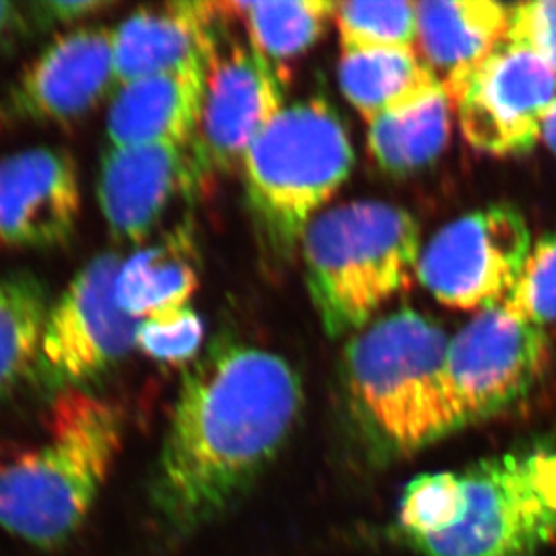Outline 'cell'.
Instances as JSON below:
<instances>
[{"instance_id": "obj_24", "label": "cell", "mask_w": 556, "mask_h": 556, "mask_svg": "<svg viewBox=\"0 0 556 556\" xmlns=\"http://www.w3.org/2000/svg\"><path fill=\"white\" fill-rule=\"evenodd\" d=\"M503 305L541 328L556 323V229L531 245L522 273Z\"/></svg>"}, {"instance_id": "obj_17", "label": "cell", "mask_w": 556, "mask_h": 556, "mask_svg": "<svg viewBox=\"0 0 556 556\" xmlns=\"http://www.w3.org/2000/svg\"><path fill=\"white\" fill-rule=\"evenodd\" d=\"M508 15L509 5L494 0L416 2V43L445 89L457 84L503 42Z\"/></svg>"}, {"instance_id": "obj_23", "label": "cell", "mask_w": 556, "mask_h": 556, "mask_svg": "<svg viewBox=\"0 0 556 556\" xmlns=\"http://www.w3.org/2000/svg\"><path fill=\"white\" fill-rule=\"evenodd\" d=\"M333 21L342 53L415 49L418 40L416 2L409 0L337 2Z\"/></svg>"}, {"instance_id": "obj_14", "label": "cell", "mask_w": 556, "mask_h": 556, "mask_svg": "<svg viewBox=\"0 0 556 556\" xmlns=\"http://www.w3.org/2000/svg\"><path fill=\"white\" fill-rule=\"evenodd\" d=\"M179 189H197L188 148L169 142L109 147L101 157L98 202L119 242H144Z\"/></svg>"}, {"instance_id": "obj_12", "label": "cell", "mask_w": 556, "mask_h": 556, "mask_svg": "<svg viewBox=\"0 0 556 556\" xmlns=\"http://www.w3.org/2000/svg\"><path fill=\"white\" fill-rule=\"evenodd\" d=\"M116 85L114 31L103 26L62 33L33 60L2 100L8 122L68 125L94 111Z\"/></svg>"}, {"instance_id": "obj_28", "label": "cell", "mask_w": 556, "mask_h": 556, "mask_svg": "<svg viewBox=\"0 0 556 556\" xmlns=\"http://www.w3.org/2000/svg\"><path fill=\"white\" fill-rule=\"evenodd\" d=\"M22 26H24V13L21 11V5L0 0V48Z\"/></svg>"}, {"instance_id": "obj_22", "label": "cell", "mask_w": 556, "mask_h": 556, "mask_svg": "<svg viewBox=\"0 0 556 556\" xmlns=\"http://www.w3.org/2000/svg\"><path fill=\"white\" fill-rule=\"evenodd\" d=\"M336 4L328 0L231 2V11L248 31L249 48L283 76L285 63L319 42L328 21L333 18Z\"/></svg>"}, {"instance_id": "obj_27", "label": "cell", "mask_w": 556, "mask_h": 556, "mask_svg": "<svg viewBox=\"0 0 556 556\" xmlns=\"http://www.w3.org/2000/svg\"><path fill=\"white\" fill-rule=\"evenodd\" d=\"M114 5L109 0H43L29 5V18L42 29L74 26L112 10Z\"/></svg>"}, {"instance_id": "obj_19", "label": "cell", "mask_w": 556, "mask_h": 556, "mask_svg": "<svg viewBox=\"0 0 556 556\" xmlns=\"http://www.w3.org/2000/svg\"><path fill=\"white\" fill-rule=\"evenodd\" d=\"M199 252L188 224L122 263L116 300L134 319H148L189 306L199 290Z\"/></svg>"}, {"instance_id": "obj_18", "label": "cell", "mask_w": 556, "mask_h": 556, "mask_svg": "<svg viewBox=\"0 0 556 556\" xmlns=\"http://www.w3.org/2000/svg\"><path fill=\"white\" fill-rule=\"evenodd\" d=\"M337 76L348 103L368 125L445 90L440 76L416 49L342 53Z\"/></svg>"}, {"instance_id": "obj_6", "label": "cell", "mask_w": 556, "mask_h": 556, "mask_svg": "<svg viewBox=\"0 0 556 556\" xmlns=\"http://www.w3.org/2000/svg\"><path fill=\"white\" fill-rule=\"evenodd\" d=\"M355 153L339 112L320 98L285 105L243 159L249 215L263 249L290 260L306 227L352 175Z\"/></svg>"}, {"instance_id": "obj_9", "label": "cell", "mask_w": 556, "mask_h": 556, "mask_svg": "<svg viewBox=\"0 0 556 556\" xmlns=\"http://www.w3.org/2000/svg\"><path fill=\"white\" fill-rule=\"evenodd\" d=\"M549 339L504 308L481 309L448 339L445 375L462 429L525 399L546 371Z\"/></svg>"}, {"instance_id": "obj_26", "label": "cell", "mask_w": 556, "mask_h": 556, "mask_svg": "<svg viewBox=\"0 0 556 556\" xmlns=\"http://www.w3.org/2000/svg\"><path fill=\"white\" fill-rule=\"evenodd\" d=\"M504 40L535 54L556 71V0L509 5Z\"/></svg>"}, {"instance_id": "obj_29", "label": "cell", "mask_w": 556, "mask_h": 556, "mask_svg": "<svg viewBox=\"0 0 556 556\" xmlns=\"http://www.w3.org/2000/svg\"><path fill=\"white\" fill-rule=\"evenodd\" d=\"M541 141H544L547 150L556 157V100L553 101L552 109L547 112L546 122L542 126Z\"/></svg>"}, {"instance_id": "obj_16", "label": "cell", "mask_w": 556, "mask_h": 556, "mask_svg": "<svg viewBox=\"0 0 556 556\" xmlns=\"http://www.w3.org/2000/svg\"><path fill=\"white\" fill-rule=\"evenodd\" d=\"M210 56L199 54L166 73L122 85L106 114L111 147L169 142L188 148L199 126Z\"/></svg>"}, {"instance_id": "obj_15", "label": "cell", "mask_w": 556, "mask_h": 556, "mask_svg": "<svg viewBox=\"0 0 556 556\" xmlns=\"http://www.w3.org/2000/svg\"><path fill=\"white\" fill-rule=\"evenodd\" d=\"M224 2L144 5L114 29L116 85L150 78L211 53L227 24Z\"/></svg>"}, {"instance_id": "obj_7", "label": "cell", "mask_w": 556, "mask_h": 556, "mask_svg": "<svg viewBox=\"0 0 556 556\" xmlns=\"http://www.w3.org/2000/svg\"><path fill=\"white\" fill-rule=\"evenodd\" d=\"M116 252L92 257L49 309L37 377L54 393L84 389L119 366L137 348L141 320L116 300Z\"/></svg>"}, {"instance_id": "obj_25", "label": "cell", "mask_w": 556, "mask_h": 556, "mask_svg": "<svg viewBox=\"0 0 556 556\" xmlns=\"http://www.w3.org/2000/svg\"><path fill=\"white\" fill-rule=\"evenodd\" d=\"M204 331L202 317L186 306L142 319L137 330V348L152 361L182 366L199 357Z\"/></svg>"}, {"instance_id": "obj_1", "label": "cell", "mask_w": 556, "mask_h": 556, "mask_svg": "<svg viewBox=\"0 0 556 556\" xmlns=\"http://www.w3.org/2000/svg\"><path fill=\"white\" fill-rule=\"evenodd\" d=\"M300 372L278 353L222 333L189 364L150 497L159 522L189 535L226 514L276 459L300 420Z\"/></svg>"}, {"instance_id": "obj_13", "label": "cell", "mask_w": 556, "mask_h": 556, "mask_svg": "<svg viewBox=\"0 0 556 556\" xmlns=\"http://www.w3.org/2000/svg\"><path fill=\"white\" fill-rule=\"evenodd\" d=\"M79 213L78 166L67 150L29 148L0 159V242L59 248L76 231Z\"/></svg>"}, {"instance_id": "obj_8", "label": "cell", "mask_w": 556, "mask_h": 556, "mask_svg": "<svg viewBox=\"0 0 556 556\" xmlns=\"http://www.w3.org/2000/svg\"><path fill=\"white\" fill-rule=\"evenodd\" d=\"M531 245L517 207L484 205L435 232L421 249L416 278L441 305L481 312L506 301Z\"/></svg>"}, {"instance_id": "obj_21", "label": "cell", "mask_w": 556, "mask_h": 556, "mask_svg": "<svg viewBox=\"0 0 556 556\" xmlns=\"http://www.w3.org/2000/svg\"><path fill=\"white\" fill-rule=\"evenodd\" d=\"M451 105L443 90L420 105L369 123L368 150L375 163L393 175L429 166L451 137Z\"/></svg>"}, {"instance_id": "obj_5", "label": "cell", "mask_w": 556, "mask_h": 556, "mask_svg": "<svg viewBox=\"0 0 556 556\" xmlns=\"http://www.w3.org/2000/svg\"><path fill=\"white\" fill-rule=\"evenodd\" d=\"M420 224L382 200H353L315 216L301 240L305 281L326 336H355L407 289L420 262Z\"/></svg>"}, {"instance_id": "obj_4", "label": "cell", "mask_w": 556, "mask_h": 556, "mask_svg": "<svg viewBox=\"0 0 556 556\" xmlns=\"http://www.w3.org/2000/svg\"><path fill=\"white\" fill-rule=\"evenodd\" d=\"M448 339L413 308L382 315L350 337L342 355L348 409L382 456H409L462 431L446 383Z\"/></svg>"}, {"instance_id": "obj_20", "label": "cell", "mask_w": 556, "mask_h": 556, "mask_svg": "<svg viewBox=\"0 0 556 556\" xmlns=\"http://www.w3.org/2000/svg\"><path fill=\"white\" fill-rule=\"evenodd\" d=\"M51 309L49 287L22 268L0 276V407L35 377Z\"/></svg>"}, {"instance_id": "obj_2", "label": "cell", "mask_w": 556, "mask_h": 556, "mask_svg": "<svg viewBox=\"0 0 556 556\" xmlns=\"http://www.w3.org/2000/svg\"><path fill=\"white\" fill-rule=\"evenodd\" d=\"M396 519L421 556H536L556 539V451L420 473L405 484Z\"/></svg>"}, {"instance_id": "obj_3", "label": "cell", "mask_w": 556, "mask_h": 556, "mask_svg": "<svg viewBox=\"0 0 556 556\" xmlns=\"http://www.w3.org/2000/svg\"><path fill=\"white\" fill-rule=\"evenodd\" d=\"M125 420L106 400L56 394L42 440L0 457V528L54 549L81 528L122 452Z\"/></svg>"}, {"instance_id": "obj_10", "label": "cell", "mask_w": 556, "mask_h": 556, "mask_svg": "<svg viewBox=\"0 0 556 556\" xmlns=\"http://www.w3.org/2000/svg\"><path fill=\"white\" fill-rule=\"evenodd\" d=\"M445 92L470 147L497 157L520 155L541 141L556 100V71L503 40Z\"/></svg>"}, {"instance_id": "obj_11", "label": "cell", "mask_w": 556, "mask_h": 556, "mask_svg": "<svg viewBox=\"0 0 556 556\" xmlns=\"http://www.w3.org/2000/svg\"><path fill=\"white\" fill-rule=\"evenodd\" d=\"M285 78L242 43L211 51L204 103L188 147L194 186L204 177L231 175L263 128L283 111Z\"/></svg>"}]
</instances>
